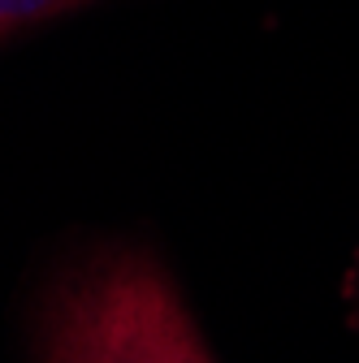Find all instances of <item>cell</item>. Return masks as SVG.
<instances>
[{"mask_svg": "<svg viewBox=\"0 0 359 363\" xmlns=\"http://www.w3.org/2000/svg\"><path fill=\"white\" fill-rule=\"evenodd\" d=\"M78 5H92V0H0V39L39 22H53L61 13H74Z\"/></svg>", "mask_w": 359, "mask_h": 363, "instance_id": "obj_2", "label": "cell"}, {"mask_svg": "<svg viewBox=\"0 0 359 363\" xmlns=\"http://www.w3.org/2000/svg\"><path fill=\"white\" fill-rule=\"evenodd\" d=\"M39 363H216L173 277L148 251H104L53 290Z\"/></svg>", "mask_w": 359, "mask_h": 363, "instance_id": "obj_1", "label": "cell"}]
</instances>
